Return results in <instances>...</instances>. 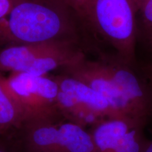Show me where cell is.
Returning <instances> with one entry per match:
<instances>
[{"mask_svg": "<svg viewBox=\"0 0 152 152\" xmlns=\"http://www.w3.org/2000/svg\"><path fill=\"white\" fill-rule=\"evenodd\" d=\"M68 9L54 0H19L0 20V46L72 39Z\"/></svg>", "mask_w": 152, "mask_h": 152, "instance_id": "6da1fadb", "label": "cell"}, {"mask_svg": "<svg viewBox=\"0 0 152 152\" xmlns=\"http://www.w3.org/2000/svg\"><path fill=\"white\" fill-rule=\"evenodd\" d=\"M135 0H90L84 18L118 52L119 58L131 64L136 44Z\"/></svg>", "mask_w": 152, "mask_h": 152, "instance_id": "7a4b0ae2", "label": "cell"}, {"mask_svg": "<svg viewBox=\"0 0 152 152\" xmlns=\"http://www.w3.org/2000/svg\"><path fill=\"white\" fill-rule=\"evenodd\" d=\"M5 81L20 109L23 127L31 123L57 121L61 116L57 106L58 86L54 77L11 73Z\"/></svg>", "mask_w": 152, "mask_h": 152, "instance_id": "3957f363", "label": "cell"}, {"mask_svg": "<svg viewBox=\"0 0 152 152\" xmlns=\"http://www.w3.org/2000/svg\"><path fill=\"white\" fill-rule=\"evenodd\" d=\"M54 78L58 86L57 106L66 120L87 128L104 119L120 117L103 96L83 82L66 74Z\"/></svg>", "mask_w": 152, "mask_h": 152, "instance_id": "277c9868", "label": "cell"}, {"mask_svg": "<svg viewBox=\"0 0 152 152\" xmlns=\"http://www.w3.org/2000/svg\"><path fill=\"white\" fill-rule=\"evenodd\" d=\"M26 152H95L90 131L68 121L25 125Z\"/></svg>", "mask_w": 152, "mask_h": 152, "instance_id": "5b68a950", "label": "cell"}, {"mask_svg": "<svg viewBox=\"0 0 152 152\" xmlns=\"http://www.w3.org/2000/svg\"><path fill=\"white\" fill-rule=\"evenodd\" d=\"M147 122L128 117H113L91 128L95 152H143L149 141L144 129Z\"/></svg>", "mask_w": 152, "mask_h": 152, "instance_id": "8992f818", "label": "cell"}, {"mask_svg": "<svg viewBox=\"0 0 152 152\" xmlns=\"http://www.w3.org/2000/svg\"><path fill=\"white\" fill-rule=\"evenodd\" d=\"M63 69L66 75L80 80L103 96L118 116L140 120L120 92L106 58L92 61L85 56Z\"/></svg>", "mask_w": 152, "mask_h": 152, "instance_id": "52a82bcc", "label": "cell"}, {"mask_svg": "<svg viewBox=\"0 0 152 152\" xmlns=\"http://www.w3.org/2000/svg\"><path fill=\"white\" fill-rule=\"evenodd\" d=\"M52 42L3 47L0 49V72L26 73Z\"/></svg>", "mask_w": 152, "mask_h": 152, "instance_id": "ba28073f", "label": "cell"}, {"mask_svg": "<svg viewBox=\"0 0 152 152\" xmlns=\"http://www.w3.org/2000/svg\"><path fill=\"white\" fill-rule=\"evenodd\" d=\"M0 72V134L23 128L24 125L20 109L6 85L5 77Z\"/></svg>", "mask_w": 152, "mask_h": 152, "instance_id": "9c48e42d", "label": "cell"}, {"mask_svg": "<svg viewBox=\"0 0 152 152\" xmlns=\"http://www.w3.org/2000/svg\"><path fill=\"white\" fill-rule=\"evenodd\" d=\"M68 10L74 11L80 16L84 18L87 7L90 0H54Z\"/></svg>", "mask_w": 152, "mask_h": 152, "instance_id": "30bf717a", "label": "cell"}, {"mask_svg": "<svg viewBox=\"0 0 152 152\" xmlns=\"http://www.w3.org/2000/svg\"><path fill=\"white\" fill-rule=\"evenodd\" d=\"M135 2L144 24L152 30V0H135Z\"/></svg>", "mask_w": 152, "mask_h": 152, "instance_id": "8fae6325", "label": "cell"}, {"mask_svg": "<svg viewBox=\"0 0 152 152\" xmlns=\"http://www.w3.org/2000/svg\"><path fill=\"white\" fill-rule=\"evenodd\" d=\"M19 0H0V20L9 14Z\"/></svg>", "mask_w": 152, "mask_h": 152, "instance_id": "7c38bea8", "label": "cell"}, {"mask_svg": "<svg viewBox=\"0 0 152 152\" xmlns=\"http://www.w3.org/2000/svg\"><path fill=\"white\" fill-rule=\"evenodd\" d=\"M143 152H152V141H149Z\"/></svg>", "mask_w": 152, "mask_h": 152, "instance_id": "4fadbf2b", "label": "cell"}, {"mask_svg": "<svg viewBox=\"0 0 152 152\" xmlns=\"http://www.w3.org/2000/svg\"><path fill=\"white\" fill-rule=\"evenodd\" d=\"M0 152H8L7 150L6 149L4 146L1 142H0Z\"/></svg>", "mask_w": 152, "mask_h": 152, "instance_id": "5bb4252c", "label": "cell"}]
</instances>
